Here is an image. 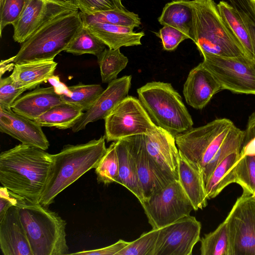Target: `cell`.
<instances>
[{"label": "cell", "instance_id": "cell-1", "mask_svg": "<svg viewBox=\"0 0 255 255\" xmlns=\"http://www.w3.org/2000/svg\"><path fill=\"white\" fill-rule=\"evenodd\" d=\"M52 161L45 150L19 144L0 154V182L19 198L39 203Z\"/></svg>", "mask_w": 255, "mask_h": 255}, {"label": "cell", "instance_id": "cell-2", "mask_svg": "<svg viewBox=\"0 0 255 255\" xmlns=\"http://www.w3.org/2000/svg\"><path fill=\"white\" fill-rule=\"evenodd\" d=\"M105 136L85 143L65 145L52 155V163L39 203L45 207L86 172L96 168L107 148Z\"/></svg>", "mask_w": 255, "mask_h": 255}, {"label": "cell", "instance_id": "cell-3", "mask_svg": "<svg viewBox=\"0 0 255 255\" xmlns=\"http://www.w3.org/2000/svg\"><path fill=\"white\" fill-rule=\"evenodd\" d=\"M83 27L79 10H68L56 14L21 44L13 62L54 60L67 49Z\"/></svg>", "mask_w": 255, "mask_h": 255}, {"label": "cell", "instance_id": "cell-4", "mask_svg": "<svg viewBox=\"0 0 255 255\" xmlns=\"http://www.w3.org/2000/svg\"><path fill=\"white\" fill-rule=\"evenodd\" d=\"M16 206L33 255H69L64 220L40 203L20 199Z\"/></svg>", "mask_w": 255, "mask_h": 255}, {"label": "cell", "instance_id": "cell-5", "mask_svg": "<svg viewBox=\"0 0 255 255\" xmlns=\"http://www.w3.org/2000/svg\"><path fill=\"white\" fill-rule=\"evenodd\" d=\"M191 5L194 19L193 42L203 57H234L246 54L226 26L213 0H192Z\"/></svg>", "mask_w": 255, "mask_h": 255}, {"label": "cell", "instance_id": "cell-6", "mask_svg": "<svg viewBox=\"0 0 255 255\" xmlns=\"http://www.w3.org/2000/svg\"><path fill=\"white\" fill-rule=\"evenodd\" d=\"M138 99L156 125L176 135L193 128L180 94L169 83L150 82L137 90Z\"/></svg>", "mask_w": 255, "mask_h": 255}, {"label": "cell", "instance_id": "cell-7", "mask_svg": "<svg viewBox=\"0 0 255 255\" xmlns=\"http://www.w3.org/2000/svg\"><path fill=\"white\" fill-rule=\"evenodd\" d=\"M152 229H160L190 215L193 206L179 180H175L140 203Z\"/></svg>", "mask_w": 255, "mask_h": 255}, {"label": "cell", "instance_id": "cell-8", "mask_svg": "<svg viewBox=\"0 0 255 255\" xmlns=\"http://www.w3.org/2000/svg\"><path fill=\"white\" fill-rule=\"evenodd\" d=\"M203 65L213 74L222 90L255 95V63L246 54L234 57L206 55Z\"/></svg>", "mask_w": 255, "mask_h": 255}, {"label": "cell", "instance_id": "cell-9", "mask_svg": "<svg viewBox=\"0 0 255 255\" xmlns=\"http://www.w3.org/2000/svg\"><path fill=\"white\" fill-rule=\"evenodd\" d=\"M105 137L108 142L132 135L147 134L157 126L139 99L127 97L105 119Z\"/></svg>", "mask_w": 255, "mask_h": 255}, {"label": "cell", "instance_id": "cell-10", "mask_svg": "<svg viewBox=\"0 0 255 255\" xmlns=\"http://www.w3.org/2000/svg\"><path fill=\"white\" fill-rule=\"evenodd\" d=\"M225 221L230 255H255V196L243 192Z\"/></svg>", "mask_w": 255, "mask_h": 255}, {"label": "cell", "instance_id": "cell-11", "mask_svg": "<svg viewBox=\"0 0 255 255\" xmlns=\"http://www.w3.org/2000/svg\"><path fill=\"white\" fill-rule=\"evenodd\" d=\"M201 226L189 215L160 229L154 255H191L200 240Z\"/></svg>", "mask_w": 255, "mask_h": 255}, {"label": "cell", "instance_id": "cell-12", "mask_svg": "<svg viewBox=\"0 0 255 255\" xmlns=\"http://www.w3.org/2000/svg\"><path fill=\"white\" fill-rule=\"evenodd\" d=\"M68 10L79 8L72 0H29L12 25L14 41L22 44L47 20Z\"/></svg>", "mask_w": 255, "mask_h": 255}, {"label": "cell", "instance_id": "cell-13", "mask_svg": "<svg viewBox=\"0 0 255 255\" xmlns=\"http://www.w3.org/2000/svg\"><path fill=\"white\" fill-rule=\"evenodd\" d=\"M122 139L134 161L145 198L175 180L165 174L149 156L145 145L144 134Z\"/></svg>", "mask_w": 255, "mask_h": 255}, {"label": "cell", "instance_id": "cell-14", "mask_svg": "<svg viewBox=\"0 0 255 255\" xmlns=\"http://www.w3.org/2000/svg\"><path fill=\"white\" fill-rule=\"evenodd\" d=\"M233 124L228 119H217L204 126L192 128L175 136L176 145L190 163L199 170V163L210 143Z\"/></svg>", "mask_w": 255, "mask_h": 255}, {"label": "cell", "instance_id": "cell-15", "mask_svg": "<svg viewBox=\"0 0 255 255\" xmlns=\"http://www.w3.org/2000/svg\"><path fill=\"white\" fill-rule=\"evenodd\" d=\"M131 80V76H124L109 83L91 108L84 112L72 127L73 132L84 129L89 123L105 120L128 96Z\"/></svg>", "mask_w": 255, "mask_h": 255}, {"label": "cell", "instance_id": "cell-16", "mask_svg": "<svg viewBox=\"0 0 255 255\" xmlns=\"http://www.w3.org/2000/svg\"><path fill=\"white\" fill-rule=\"evenodd\" d=\"M144 138L147 152L154 163L165 174L178 180L179 153L175 136L157 126L144 134Z\"/></svg>", "mask_w": 255, "mask_h": 255}, {"label": "cell", "instance_id": "cell-17", "mask_svg": "<svg viewBox=\"0 0 255 255\" xmlns=\"http://www.w3.org/2000/svg\"><path fill=\"white\" fill-rule=\"evenodd\" d=\"M0 131L22 144L47 150L49 141L42 127L34 121L21 116L12 110L0 108Z\"/></svg>", "mask_w": 255, "mask_h": 255}, {"label": "cell", "instance_id": "cell-18", "mask_svg": "<svg viewBox=\"0 0 255 255\" xmlns=\"http://www.w3.org/2000/svg\"><path fill=\"white\" fill-rule=\"evenodd\" d=\"M221 90L213 74L200 63L190 71L183 86V93L188 105L201 110Z\"/></svg>", "mask_w": 255, "mask_h": 255}, {"label": "cell", "instance_id": "cell-19", "mask_svg": "<svg viewBox=\"0 0 255 255\" xmlns=\"http://www.w3.org/2000/svg\"><path fill=\"white\" fill-rule=\"evenodd\" d=\"M0 247L4 255H33L17 206L0 220Z\"/></svg>", "mask_w": 255, "mask_h": 255}, {"label": "cell", "instance_id": "cell-20", "mask_svg": "<svg viewBox=\"0 0 255 255\" xmlns=\"http://www.w3.org/2000/svg\"><path fill=\"white\" fill-rule=\"evenodd\" d=\"M63 103L61 94L53 86L38 88L18 98L11 110L34 121L51 108Z\"/></svg>", "mask_w": 255, "mask_h": 255}, {"label": "cell", "instance_id": "cell-21", "mask_svg": "<svg viewBox=\"0 0 255 255\" xmlns=\"http://www.w3.org/2000/svg\"><path fill=\"white\" fill-rule=\"evenodd\" d=\"M178 180L194 211L207 205V196L202 173L179 151Z\"/></svg>", "mask_w": 255, "mask_h": 255}, {"label": "cell", "instance_id": "cell-22", "mask_svg": "<svg viewBox=\"0 0 255 255\" xmlns=\"http://www.w3.org/2000/svg\"><path fill=\"white\" fill-rule=\"evenodd\" d=\"M84 26L112 49L140 45L145 35L143 31L136 32L133 31V28L121 25L93 23L84 24Z\"/></svg>", "mask_w": 255, "mask_h": 255}, {"label": "cell", "instance_id": "cell-23", "mask_svg": "<svg viewBox=\"0 0 255 255\" xmlns=\"http://www.w3.org/2000/svg\"><path fill=\"white\" fill-rule=\"evenodd\" d=\"M57 65L54 60L15 64L10 77L18 88L30 90L51 78Z\"/></svg>", "mask_w": 255, "mask_h": 255}, {"label": "cell", "instance_id": "cell-24", "mask_svg": "<svg viewBox=\"0 0 255 255\" xmlns=\"http://www.w3.org/2000/svg\"><path fill=\"white\" fill-rule=\"evenodd\" d=\"M158 21L163 26L173 27L194 41V19L191 0H174L163 7Z\"/></svg>", "mask_w": 255, "mask_h": 255}, {"label": "cell", "instance_id": "cell-25", "mask_svg": "<svg viewBox=\"0 0 255 255\" xmlns=\"http://www.w3.org/2000/svg\"><path fill=\"white\" fill-rule=\"evenodd\" d=\"M115 142L119 161V175L116 183L128 189L141 203L145 198L134 161L122 139Z\"/></svg>", "mask_w": 255, "mask_h": 255}, {"label": "cell", "instance_id": "cell-26", "mask_svg": "<svg viewBox=\"0 0 255 255\" xmlns=\"http://www.w3.org/2000/svg\"><path fill=\"white\" fill-rule=\"evenodd\" d=\"M241 156V152H233L216 167L205 185L208 199L216 197L228 185L235 183V167Z\"/></svg>", "mask_w": 255, "mask_h": 255}, {"label": "cell", "instance_id": "cell-27", "mask_svg": "<svg viewBox=\"0 0 255 255\" xmlns=\"http://www.w3.org/2000/svg\"><path fill=\"white\" fill-rule=\"evenodd\" d=\"M83 114L79 108L64 103L51 108L34 121L41 127L65 129L72 128Z\"/></svg>", "mask_w": 255, "mask_h": 255}, {"label": "cell", "instance_id": "cell-28", "mask_svg": "<svg viewBox=\"0 0 255 255\" xmlns=\"http://www.w3.org/2000/svg\"><path fill=\"white\" fill-rule=\"evenodd\" d=\"M219 13L226 26L242 45L246 54L254 60L253 49L250 35L235 8L224 0L217 4Z\"/></svg>", "mask_w": 255, "mask_h": 255}, {"label": "cell", "instance_id": "cell-29", "mask_svg": "<svg viewBox=\"0 0 255 255\" xmlns=\"http://www.w3.org/2000/svg\"><path fill=\"white\" fill-rule=\"evenodd\" d=\"M244 137L245 130L240 129L233 124L218 150L203 170L205 185L213 171L221 161L233 152H241Z\"/></svg>", "mask_w": 255, "mask_h": 255}, {"label": "cell", "instance_id": "cell-30", "mask_svg": "<svg viewBox=\"0 0 255 255\" xmlns=\"http://www.w3.org/2000/svg\"><path fill=\"white\" fill-rule=\"evenodd\" d=\"M67 89L68 94H61L63 102L72 105L83 112H86L91 108L104 90L99 84L82 83L69 86Z\"/></svg>", "mask_w": 255, "mask_h": 255}, {"label": "cell", "instance_id": "cell-31", "mask_svg": "<svg viewBox=\"0 0 255 255\" xmlns=\"http://www.w3.org/2000/svg\"><path fill=\"white\" fill-rule=\"evenodd\" d=\"M84 24L101 23L121 25L132 28L139 27L138 15L126 10H108L87 14L80 12Z\"/></svg>", "mask_w": 255, "mask_h": 255}, {"label": "cell", "instance_id": "cell-32", "mask_svg": "<svg viewBox=\"0 0 255 255\" xmlns=\"http://www.w3.org/2000/svg\"><path fill=\"white\" fill-rule=\"evenodd\" d=\"M97 59L102 81L108 84L117 79L119 73L126 67L128 62L120 48H106L97 56Z\"/></svg>", "mask_w": 255, "mask_h": 255}, {"label": "cell", "instance_id": "cell-33", "mask_svg": "<svg viewBox=\"0 0 255 255\" xmlns=\"http://www.w3.org/2000/svg\"><path fill=\"white\" fill-rule=\"evenodd\" d=\"M200 241L201 255H230L229 234L225 221L215 230L205 235Z\"/></svg>", "mask_w": 255, "mask_h": 255}, {"label": "cell", "instance_id": "cell-34", "mask_svg": "<svg viewBox=\"0 0 255 255\" xmlns=\"http://www.w3.org/2000/svg\"><path fill=\"white\" fill-rule=\"evenodd\" d=\"M106 46L84 26L65 51L74 55L90 54L97 57L106 49Z\"/></svg>", "mask_w": 255, "mask_h": 255}, {"label": "cell", "instance_id": "cell-35", "mask_svg": "<svg viewBox=\"0 0 255 255\" xmlns=\"http://www.w3.org/2000/svg\"><path fill=\"white\" fill-rule=\"evenodd\" d=\"M119 171V157L116 142H113L95 168L98 183L108 185L116 182Z\"/></svg>", "mask_w": 255, "mask_h": 255}, {"label": "cell", "instance_id": "cell-36", "mask_svg": "<svg viewBox=\"0 0 255 255\" xmlns=\"http://www.w3.org/2000/svg\"><path fill=\"white\" fill-rule=\"evenodd\" d=\"M241 154L235 167V183L243 192L253 195L255 191V156Z\"/></svg>", "mask_w": 255, "mask_h": 255}, {"label": "cell", "instance_id": "cell-37", "mask_svg": "<svg viewBox=\"0 0 255 255\" xmlns=\"http://www.w3.org/2000/svg\"><path fill=\"white\" fill-rule=\"evenodd\" d=\"M159 229H152L143 233L135 240L129 244L117 255H154Z\"/></svg>", "mask_w": 255, "mask_h": 255}, {"label": "cell", "instance_id": "cell-38", "mask_svg": "<svg viewBox=\"0 0 255 255\" xmlns=\"http://www.w3.org/2000/svg\"><path fill=\"white\" fill-rule=\"evenodd\" d=\"M82 13L92 14L108 10H126L122 0H72Z\"/></svg>", "mask_w": 255, "mask_h": 255}, {"label": "cell", "instance_id": "cell-39", "mask_svg": "<svg viewBox=\"0 0 255 255\" xmlns=\"http://www.w3.org/2000/svg\"><path fill=\"white\" fill-rule=\"evenodd\" d=\"M29 0H4L0 7V34L7 25L12 24L17 20Z\"/></svg>", "mask_w": 255, "mask_h": 255}, {"label": "cell", "instance_id": "cell-40", "mask_svg": "<svg viewBox=\"0 0 255 255\" xmlns=\"http://www.w3.org/2000/svg\"><path fill=\"white\" fill-rule=\"evenodd\" d=\"M26 91L24 88H18L9 76L0 78V108L11 110L14 102Z\"/></svg>", "mask_w": 255, "mask_h": 255}, {"label": "cell", "instance_id": "cell-41", "mask_svg": "<svg viewBox=\"0 0 255 255\" xmlns=\"http://www.w3.org/2000/svg\"><path fill=\"white\" fill-rule=\"evenodd\" d=\"M156 35L161 40L163 49L168 51L175 50L181 42L189 39L179 30L168 25L163 26Z\"/></svg>", "mask_w": 255, "mask_h": 255}, {"label": "cell", "instance_id": "cell-42", "mask_svg": "<svg viewBox=\"0 0 255 255\" xmlns=\"http://www.w3.org/2000/svg\"><path fill=\"white\" fill-rule=\"evenodd\" d=\"M233 125L227 127L224 130L218 134L211 141V142L208 146L207 149H206L204 153L202 156L198 166V168L201 171L202 174L205 167L212 160V159L213 158L218 150Z\"/></svg>", "mask_w": 255, "mask_h": 255}, {"label": "cell", "instance_id": "cell-43", "mask_svg": "<svg viewBox=\"0 0 255 255\" xmlns=\"http://www.w3.org/2000/svg\"><path fill=\"white\" fill-rule=\"evenodd\" d=\"M128 244L129 242L120 239L116 243L106 247L69 254L78 255H117L120 251L125 248Z\"/></svg>", "mask_w": 255, "mask_h": 255}, {"label": "cell", "instance_id": "cell-44", "mask_svg": "<svg viewBox=\"0 0 255 255\" xmlns=\"http://www.w3.org/2000/svg\"><path fill=\"white\" fill-rule=\"evenodd\" d=\"M21 198L9 191L4 187H1L0 189V220L4 216L8 209L16 206L18 200Z\"/></svg>", "mask_w": 255, "mask_h": 255}, {"label": "cell", "instance_id": "cell-45", "mask_svg": "<svg viewBox=\"0 0 255 255\" xmlns=\"http://www.w3.org/2000/svg\"><path fill=\"white\" fill-rule=\"evenodd\" d=\"M254 137H255V111L249 118L246 129L245 130L243 147Z\"/></svg>", "mask_w": 255, "mask_h": 255}, {"label": "cell", "instance_id": "cell-46", "mask_svg": "<svg viewBox=\"0 0 255 255\" xmlns=\"http://www.w3.org/2000/svg\"><path fill=\"white\" fill-rule=\"evenodd\" d=\"M15 56L9 59L1 60L0 64V78L7 71L13 70L15 63L13 62Z\"/></svg>", "mask_w": 255, "mask_h": 255}, {"label": "cell", "instance_id": "cell-47", "mask_svg": "<svg viewBox=\"0 0 255 255\" xmlns=\"http://www.w3.org/2000/svg\"><path fill=\"white\" fill-rule=\"evenodd\" d=\"M241 153L244 155L255 156V137L243 147Z\"/></svg>", "mask_w": 255, "mask_h": 255}, {"label": "cell", "instance_id": "cell-48", "mask_svg": "<svg viewBox=\"0 0 255 255\" xmlns=\"http://www.w3.org/2000/svg\"><path fill=\"white\" fill-rule=\"evenodd\" d=\"M252 7L255 12V0H250Z\"/></svg>", "mask_w": 255, "mask_h": 255}, {"label": "cell", "instance_id": "cell-49", "mask_svg": "<svg viewBox=\"0 0 255 255\" xmlns=\"http://www.w3.org/2000/svg\"><path fill=\"white\" fill-rule=\"evenodd\" d=\"M3 2L4 0H0V7H1L2 5Z\"/></svg>", "mask_w": 255, "mask_h": 255}, {"label": "cell", "instance_id": "cell-50", "mask_svg": "<svg viewBox=\"0 0 255 255\" xmlns=\"http://www.w3.org/2000/svg\"><path fill=\"white\" fill-rule=\"evenodd\" d=\"M254 196H255V191L254 192V193L253 194Z\"/></svg>", "mask_w": 255, "mask_h": 255}, {"label": "cell", "instance_id": "cell-51", "mask_svg": "<svg viewBox=\"0 0 255 255\" xmlns=\"http://www.w3.org/2000/svg\"></svg>", "mask_w": 255, "mask_h": 255}]
</instances>
